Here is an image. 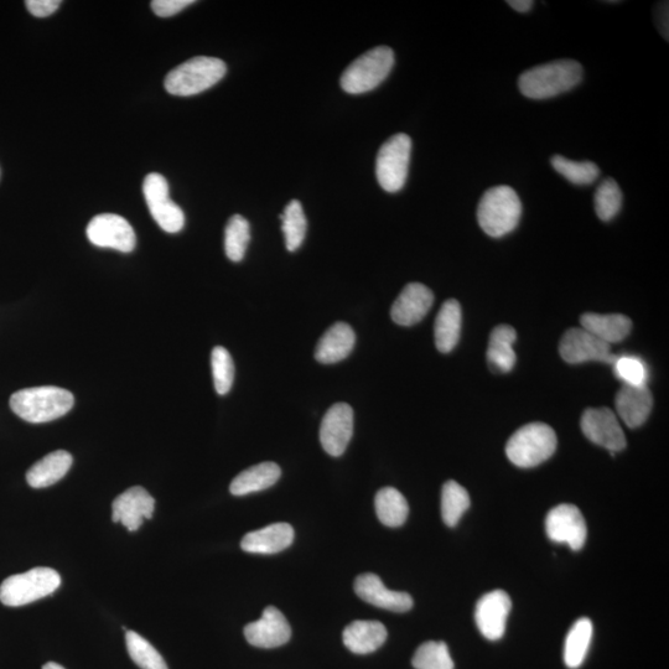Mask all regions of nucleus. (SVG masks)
I'll list each match as a JSON object with an SVG mask.
<instances>
[{"mask_svg": "<svg viewBox=\"0 0 669 669\" xmlns=\"http://www.w3.org/2000/svg\"><path fill=\"white\" fill-rule=\"evenodd\" d=\"M583 74V67L578 61H553L523 72L518 86L522 95L531 100H548L578 86Z\"/></svg>", "mask_w": 669, "mask_h": 669, "instance_id": "1", "label": "nucleus"}, {"mask_svg": "<svg viewBox=\"0 0 669 669\" xmlns=\"http://www.w3.org/2000/svg\"><path fill=\"white\" fill-rule=\"evenodd\" d=\"M70 391L55 386L25 388L10 398V408L29 423H48L66 416L74 407Z\"/></svg>", "mask_w": 669, "mask_h": 669, "instance_id": "2", "label": "nucleus"}, {"mask_svg": "<svg viewBox=\"0 0 669 669\" xmlns=\"http://www.w3.org/2000/svg\"><path fill=\"white\" fill-rule=\"evenodd\" d=\"M522 202L510 186L487 190L477 207V221L490 237L500 238L511 233L520 223Z\"/></svg>", "mask_w": 669, "mask_h": 669, "instance_id": "3", "label": "nucleus"}, {"mask_svg": "<svg viewBox=\"0 0 669 669\" xmlns=\"http://www.w3.org/2000/svg\"><path fill=\"white\" fill-rule=\"evenodd\" d=\"M227 66L216 57L197 56L170 71L164 85L170 95L194 96L209 90L225 77Z\"/></svg>", "mask_w": 669, "mask_h": 669, "instance_id": "4", "label": "nucleus"}, {"mask_svg": "<svg viewBox=\"0 0 669 669\" xmlns=\"http://www.w3.org/2000/svg\"><path fill=\"white\" fill-rule=\"evenodd\" d=\"M556 449V432L547 424L531 423L512 435L506 445V454L513 465L530 469L551 458Z\"/></svg>", "mask_w": 669, "mask_h": 669, "instance_id": "5", "label": "nucleus"}, {"mask_svg": "<svg viewBox=\"0 0 669 669\" xmlns=\"http://www.w3.org/2000/svg\"><path fill=\"white\" fill-rule=\"evenodd\" d=\"M394 65V53L388 46L367 51L347 67L341 77V87L351 95L375 90L391 74Z\"/></svg>", "mask_w": 669, "mask_h": 669, "instance_id": "6", "label": "nucleus"}, {"mask_svg": "<svg viewBox=\"0 0 669 669\" xmlns=\"http://www.w3.org/2000/svg\"><path fill=\"white\" fill-rule=\"evenodd\" d=\"M61 584L60 574L51 568H34L15 574L0 585V601L5 606H24L54 593Z\"/></svg>", "mask_w": 669, "mask_h": 669, "instance_id": "7", "label": "nucleus"}, {"mask_svg": "<svg viewBox=\"0 0 669 669\" xmlns=\"http://www.w3.org/2000/svg\"><path fill=\"white\" fill-rule=\"evenodd\" d=\"M412 140L404 133L394 134L382 145L376 160V176L387 193H398L406 185Z\"/></svg>", "mask_w": 669, "mask_h": 669, "instance_id": "8", "label": "nucleus"}, {"mask_svg": "<svg viewBox=\"0 0 669 669\" xmlns=\"http://www.w3.org/2000/svg\"><path fill=\"white\" fill-rule=\"evenodd\" d=\"M143 193L148 209L160 228L178 233L185 226L184 211L169 196V184L163 175L152 173L145 178Z\"/></svg>", "mask_w": 669, "mask_h": 669, "instance_id": "9", "label": "nucleus"}, {"mask_svg": "<svg viewBox=\"0 0 669 669\" xmlns=\"http://www.w3.org/2000/svg\"><path fill=\"white\" fill-rule=\"evenodd\" d=\"M87 237L92 245L123 253H131L137 245L136 232L131 223L114 214L93 217L87 226Z\"/></svg>", "mask_w": 669, "mask_h": 669, "instance_id": "10", "label": "nucleus"}, {"mask_svg": "<svg viewBox=\"0 0 669 669\" xmlns=\"http://www.w3.org/2000/svg\"><path fill=\"white\" fill-rule=\"evenodd\" d=\"M547 536L556 543L568 544L573 551H580L586 542L588 528L579 508L563 503L549 511L546 518Z\"/></svg>", "mask_w": 669, "mask_h": 669, "instance_id": "11", "label": "nucleus"}, {"mask_svg": "<svg viewBox=\"0 0 669 669\" xmlns=\"http://www.w3.org/2000/svg\"><path fill=\"white\" fill-rule=\"evenodd\" d=\"M582 430L591 443L608 449L611 455L626 448V438L616 414L609 408L586 409Z\"/></svg>", "mask_w": 669, "mask_h": 669, "instance_id": "12", "label": "nucleus"}, {"mask_svg": "<svg viewBox=\"0 0 669 669\" xmlns=\"http://www.w3.org/2000/svg\"><path fill=\"white\" fill-rule=\"evenodd\" d=\"M559 354L565 362L578 365L589 361L614 363L616 356L611 354V347L589 331L570 329L560 340Z\"/></svg>", "mask_w": 669, "mask_h": 669, "instance_id": "13", "label": "nucleus"}, {"mask_svg": "<svg viewBox=\"0 0 669 669\" xmlns=\"http://www.w3.org/2000/svg\"><path fill=\"white\" fill-rule=\"evenodd\" d=\"M354 434V411L347 403H336L326 412L320 427V442L331 456H341Z\"/></svg>", "mask_w": 669, "mask_h": 669, "instance_id": "14", "label": "nucleus"}, {"mask_svg": "<svg viewBox=\"0 0 669 669\" xmlns=\"http://www.w3.org/2000/svg\"><path fill=\"white\" fill-rule=\"evenodd\" d=\"M511 608L512 601L506 591L494 590L482 596L475 610L476 625L482 636L490 641L502 639Z\"/></svg>", "mask_w": 669, "mask_h": 669, "instance_id": "15", "label": "nucleus"}, {"mask_svg": "<svg viewBox=\"0 0 669 669\" xmlns=\"http://www.w3.org/2000/svg\"><path fill=\"white\" fill-rule=\"evenodd\" d=\"M155 500L143 487L136 486L123 492L112 505L113 522L122 523L129 532H136L143 520L153 517Z\"/></svg>", "mask_w": 669, "mask_h": 669, "instance_id": "16", "label": "nucleus"}, {"mask_svg": "<svg viewBox=\"0 0 669 669\" xmlns=\"http://www.w3.org/2000/svg\"><path fill=\"white\" fill-rule=\"evenodd\" d=\"M355 591L366 603L393 613H407L413 608L411 595L388 589L376 574L359 575L355 580Z\"/></svg>", "mask_w": 669, "mask_h": 669, "instance_id": "17", "label": "nucleus"}, {"mask_svg": "<svg viewBox=\"0 0 669 669\" xmlns=\"http://www.w3.org/2000/svg\"><path fill=\"white\" fill-rule=\"evenodd\" d=\"M245 636L252 646L276 648L285 645L292 637V629L285 616L274 606L263 611L261 619L245 627Z\"/></svg>", "mask_w": 669, "mask_h": 669, "instance_id": "18", "label": "nucleus"}, {"mask_svg": "<svg viewBox=\"0 0 669 669\" xmlns=\"http://www.w3.org/2000/svg\"><path fill=\"white\" fill-rule=\"evenodd\" d=\"M433 304L432 290L424 284L409 283L392 305V320L401 326L416 325L425 318Z\"/></svg>", "mask_w": 669, "mask_h": 669, "instance_id": "19", "label": "nucleus"}, {"mask_svg": "<svg viewBox=\"0 0 669 669\" xmlns=\"http://www.w3.org/2000/svg\"><path fill=\"white\" fill-rule=\"evenodd\" d=\"M617 414L627 427L639 428L652 412L653 398L647 386L624 385L615 399Z\"/></svg>", "mask_w": 669, "mask_h": 669, "instance_id": "20", "label": "nucleus"}, {"mask_svg": "<svg viewBox=\"0 0 669 669\" xmlns=\"http://www.w3.org/2000/svg\"><path fill=\"white\" fill-rule=\"evenodd\" d=\"M294 530L289 523H273L262 530L247 533L241 542V548L247 553L276 554L292 546Z\"/></svg>", "mask_w": 669, "mask_h": 669, "instance_id": "21", "label": "nucleus"}, {"mask_svg": "<svg viewBox=\"0 0 669 669\" xmlns=\"http://www.w3.org/2000/svg\"><path fill=\"white\" fill-rule=\"evenodd\" d=\"M356 335L346 323H336L321 336L316 345L315 359L325 365L345 360L354 350Z\"/></svg>", "mask_w": 669, "mask_h": 669, "instance_id": "22", "label": "nucleus"}, {"mask_svg": "<svg viewBox=\"0 0 669 669\" xmlns=\"http://www.w3.org/2000/svg\"><path fill=\"white\" fill-rule=\"evenodd\" d=\"M387 635V629L380 621L357 620L346 627L342 640L352 653L368 655L383 646Z\"/></svg>", "mask_w": 669, "mask_h": 669, "instance_id": "23", "label": "nucleus"}, {"mask_svg": "<svg viewBox=\"0 0 669 669\" xmlns=\"http://www.w3.org/2000/svg\"><path fill=\"white\" fill-rule=\"evenodd\" d=\"M582 328L606 344L625 340L632 330V321L621 314L586 313L580 318Z\"/></svg>", "mask_w": 669, "mask_h": 669, "instance_id": "24", "label": "nucleus"}, {"mask_svg": "<svg viewBox=\"0 0 669 669\" xmlns=\"http://www.w3.org/2000/svg\"><path fill=\"white\" fill-rule=\"evenodd\" d=\"M461 323H463V314H461L458 300H448L440 308L434 326L435 345L443 354H449L458 345Z\"/></svg>", "mask_w": 669, "mask_h": 669, "instance_id": "25", "label": "nucleus"}, {"mask_svg": "<svg viewBox=\"0 0 669 669\" xmlns=\"http://www.w3.org/2000/svg\"><path fill=\"white\" fill-rule=\"evenodd\" d=\"M72 456L65 450H57L46 455L28 471L27 481L34 489H44L59 482L72 466Z\"/></svg>", "mask_w": 669, "mask_h": 669, "instance_id": "26", "label": "nucleus"}, {"mask_svg": "<svg viewBox=\"0 0 669 669\" xmlns=\"http://www.w3.org/2000/svg\"><path fill=\"white\" fill-rule=\"evenodd\" d=\"M282 470L276 463H261L242 471L231 482L230 491L235 496H246L269 489L277 484Z\"/></svg>", "mask_w": 669, "mask_h": 669, "instance_id": "27", "label": "nucleus"}, {"mask_svg": "<svg viewBox=\"0 0 669 669\" xmlns=\"http://www.w3.org/2000/svg\"><path fill=\"white\" fill-rule=\"evenodd\" d=\"M517 339L516 330L510 325H499L492 331L487 349V361L497 372L507 373L516 365L513 342Z\"/></svg>", "mask_w": 669, "mask_h": 669, "instance_id": "28", "label": "nucleus"}, {"mask_svg": "<svg viewBox=\"0 0 669 669\" xmlns=\"http://www.w3.org/2000/svg\"><path fill=\"white\" fill-rule=\"evenodd\" d=\"M593 639V622L586 617L579 619L568 632L564 645V662L570 669L583 665Z\"/></svg>", "mask_w": 669, "mask_h": 669, "instance_id": "29", "label": "nucleus"}, {"mask_svg": "<svg viewBox=\"0 0 669 669\" xmlns=\"http://www.w3.org/2000/svg\"><path fill=\"white\" fill-rule=\"evenodd\" d=\"M375 506L378 520L387 527H401L407 521L409 506L406 497L393 487L377 492Z\"/></svg>", "mask_w": 669, "mask_h": 669, "instance_id": "30", "label": "nucleus"}, {"mask_svg": "<svg viewBox=\"0 0 669 669\" xmlns=\"http://www.w3.org/2000/svg\"><path fill=\"white\" fill-rule=\"evenodd\" d=\"M280 220L288 251H297L303 245L308 227L302 204L298 200L290 201L280 215Z\"/></svg>", "mask_w": 669, "mask_h": 669, "instance_id": "31", "label": "nucleus"}, {"mask_svg": "<svg viewBox=\"0 0 669 669\" xmlns=\"http://www.w3.org/2000/svg\"><path fill=\"white\" fill-rule=\"evenodd\" d=\"M468 491L456 481L445 482L442 491V516L446 526L455 527L469 510Z\"/></svg>", "mask_w": 669, "mask_h": 669, "instance_id": "32", "label": "nucleus"}, {"mask_svg": "<svg viewBox=\"0 0 669 669\" xmlns=\"http://www.w3.org/2000/svg\"><path fill=\"white\" fill-rule=\"evenodd\" d=\"M251 241L250 223L241 215H233L225 230V252L232 262H241L245 258L248 243Z\"/></svg>", "mask_w": 669, "mask_h": 669, "instance_id": "33", "label": "nucleus"}, {"mask_svg": "<svg viewBox=\"0 0 669 669\" xmlns=\"http://www.w3.org/2000/svg\"><path fill=\"white\" fill-rule=\"evenodd\" d=\"M127 650L134 663L142 669H169L152 643L134 631H127Z\"/></svg>", "mask_w": 669, "mask_h": 669, "instance_id": "34", "label": "nucleus"}, {"mask_svg": "<svg viewBox=\"0 0 669 669\" xmlns=\"http://www.w3.org/2000/svg\"><path fill=\"white\" fill-rule=\"evenodd\" d=\"M552 167L565 179L575 185H590L599 178L598 165L591 162H573L562 155H554Z\"/></svg>", "mask_w": 669, "mask_h": 669, "instance_id": "35", "label": "nucleus"}, {"mask_svg": "<svg viewBox=\"0 0 669 669\" xmlns=\"http://www.w3.org/2000/svg\"><path fill=\"white\" fill-rule=\"evenodd\" d=\"M416 669H454V661L444 642L429 641L419 646L412 660Z\"/></svg>", "mask_w": 669, "mask_h": 669, "instance_id": "36", "label": "nucleus"}, {"mask_svg": "<svg viewBox=\"0 0 669 669\" xmlns=\"http://www.w3.org/2000/svg\"><path fill=\"white\" fill-rule=\"evenodd\" d=\"M596 215L601 221H611L622 206V191L614 179H606L596 189L594 196Z\"/></svg>", "mask_w": 669, "mask_h": 669, "instance_id": "37", "label": "nucleus"}, {"mask_svg": "<svg viewBox=\"0 0 669 669\" xmlns=\"http://www.w3.org/2000/svg\"><path fill=\"white\" fill-rule=\"evenodd\" d=\"M212 376H214L215 390L220 396L231 391L235 380V365L225 347L216 346L211 354Z\"/></svg>", "mask_w": 669, "mask_h": 669, "instance_id": "38", "label": "nucleus"}, {"mask_svg": "<svg viewBox=\"0 0 669 669\" xmlns=\"http://www.w3.org/2000/svg\"><path fill=\"white\" fill-rule=\"evenodd\" d=\"M615 375L630 386H645L647 382L646 365L634 356L616 357L614 363Z\"/></svg>", "mask_w": 669, "mask_h": 669, "instance_id": "39", "label": "nucleus"}, {"mask_svg": "<svg viewBox=\"0 0 669 669\" xmlns=\"http://www.w3.org/2000/svg\"><path fill=\"white\" fill-rule=\"evenodd\" d=\"M194 0H154L152 9L160 18H169L183 12L184 9L194 4Z\"/></svg>", "mask_w": 669, "mask_h": 669, "instance_id": "40", "label": "nucleus"}, {"mask_svg": "<svg viewBox=\"0 0 669 669\" xmlns=\"http://www.w3.org/2000/svg\"><path fill=\"white\" fill-rule=\"evenodd\" d=\"M27 8L34 17L46 18L60 8V0H27Z\"/></svg>", "mask_w": 669, "mask_h": 669, "instance_id": "41", "label": "nucleus"}, {"mask_svg": "<svg viewBox=\"0 0 669 669\" xmlns=\"http://www.w3.org/2000/svg\"><path fill=\"white\" fill-rule=\"evenodd\" d=\"M507 4L517 12L527 13L530 12L534 3L532 0H508Z\"/></svg>", "mask_w": 669, "mask_h": 669, "instance_id": "42", "label": "nucleus"}, {"mask_svg": "<svg viewBox=\"0 0 669 669\" xmlns=\"http://www.w3.org/2000/svg\"><path fill=\"white\" fill-rule=\"evenodd\" d=\"M43 669H65V668L60 666L59 663L49 662V663H46V665L43 667Z\"/></svg>", "mask_w": 669, "mask_h": 669, "instance_id": "43", "label": "nucleus"}]
</instances>
